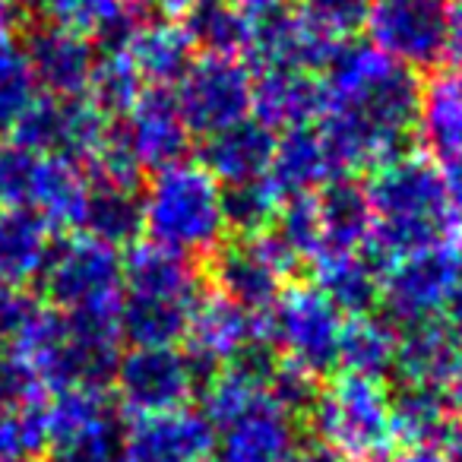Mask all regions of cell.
Returning <instances> with one entry per match:
<instances>
[{"label":"cell","instance_id":"1","mask_svg":"<svg viewBox=\"0 0 462 462\" xmlns=\"http://www.w3.org/2000/svg\"><path fill=\"white\" fill-rule=\"evenodd\" d=\"M371 206V235L365 254L386 266L405 254L447 245L453 238L449 197L440 165L421 155H399L374 168L365 184Z\"/></svg>","mask_w":462,"mask_h":462},{"label":"cell","instance_id":"2","mask_svg":"<svg viewBox=\"0 0 462 462\" xmlns=\"http://www.w3.org/2000/svg\"><path fill=\"white\" fill-rule=\"evenodd\" d=\"M121 342L117 317L60 314L39 304L10 355L42 390L60 393L73 386H108L124 355Z\"/></svg>","mask_w":462,"mask_h":462},{"label":"cell","instance_id":"3","mask_svg":"<svg viewBox=\"0 0 462 462\" xmlns=\"http://www.w3.org/2000/svg\"><path fill=\"white\" fill-rule=\"evenodd\" d=\"M143 235L180 257H212L225 245V187L199 162L180 159L152 171L140 193Z\"/></svg>","mask_w":462,"mask_h":462},{"label":"cell","instance_id":"4","mask_svg":"<svg viewBox=\"0 0 462 462\" xmlns=\"http://www.w3.org/2000/svg\"><path fill=\"white\" fill-rule=\"evenodd\" d=\"M257 323L260 342L279 355V361L317 380L336 371L346 314L314 282L285 285L276 301L257 314Z\"/></svg>","mask_w":462,"mask_h":462},{"label":"cell","instance_id":"5","mask_svg":"<svg viewBox=\"0 0 462 462\" xmlns=\"http://www.w3.org/2000/svg\"><path fill=\"white\" fill-rule=\"evenodd\" d=\"M42 289L60 314L117 317L124 301L121 251L77 231L64 245H54L42 273Z\"/></svg>","mask_w":462,"mask_h":462},{"label":"cell","instance_id":"6","mask_svg":"<svg viewBox=\"0 0 462 462\" xmlns=\"http://www.w3.org/2000/svg\"><path fill=\"white\" fill-rule=\"evenodd\" d=\"M308 418L314 437L333 443L352 462H371L393 447L390 393L383 380L339 374L317 393Z\"/></svg>","mask_w":462,"mask_h":462},{"label":"cell","instance_id":"7","mask_svg":"<svg viewBox=\"0 0 462 462\" xmlns=\"http://www.w3.org/2000/svg\"><path fill=\"white\" fill-rule=\"evenodd\" d=\"M51 462H121L124 418L105 386H73L48 399V440Z\"/></svg>","mask_w":462,"mask_h":462},{"label":"cell","instance_id":"8","mask_svg":"<svg viewBox=\"0 0 462 462\" xmlns=\"http://www.w3.org/2000/svg\"><path fill=\"white\" fill-rule=\"evenodd\" d=\"M212 374L199 367L180 346H130L115 367L117 405L127 415H155V411L184 409L199 396Z\"/></svg>","mask_w":462,"mask_h":462},{"label":"cell","instance_id":"9","mask_svg":"<svg viewBox=\"0 0 462 462\" xmlns=\"http://www.w3.org/2000/svg\"><path fill=\"white\" fill-rule=\"evenodd\" d=\"M174 102L193 136H209L251 117L254 70L245 58H193L184 77L174 83Z\"/></svg>","mask_w":462,"mask_h":462},{"label":"cell","instance_id":"10","mask_svg":"<svg viewBox=\"0 0 462 462\" xmlns=\"http://www.w3.org/2000/svg\"><path fill=\"white\" fill-rule=\"evenodd\" d=\"M459 260L462 254L447 241L380 266L377 304L383 308L386 320L399 329L437 320L447 308Z\"/></svg>","mask_w":462,"mask_h":462},{"label":"cell","instance_id":"11","mask_svg":"<svg viewBox=\"0 0 462 462\" xmlns=\"http://www.w3.org/2000/svg\"><path fill=\"white\" fill-rule=\"evenodd\" d=\"M449 0H371L365 14L367 45L409 70H430L447 58Z\"/></svg>","mask_w":462,"mask_h":462},{"label":"cell","instance_id":"12","mask_svg":"<svg viewBox=\"0 0 462 462\" xmlns=\"http://www.w3.org/2000/svg\"><path fill=\"white\" fill-rule=\"evenodd\" d=\"M295 266L298 257L285 247L276 228L247 235L235 245H222L212 254L216 291L228 295L231 301H238L254 314H263L276 301Z\"/></svg>","mask_w":462,"mask_h":462},{"label":"cell","instance_id":"13","mask_svg":"<svg viewBox=\"0 0 462 462\" xmlns=\"http://www.w3.org/2000/svg\"><path fill=\"white\" fill-rule=\"evenodd\" d=\"M298 443L295 418L263 390L228 421L212 428L209 462H291Z\"/></svg>","mask_w":462,"mask_h":462},{"label":"cell","instance_id":"14","mask_svg":"<svg viewBox=\"0 0 462 462\" xmlns=\"http://www.w3.org/2000/svg\"><path fill=\"white\" fill-rule=\"evenodd\" d=\"M187 355L216 374L218 367L238 361L251 346L260 342V323L257 314L231 301L222 291H206L197 298L187 320Z\"/></svg>","mask_w":462,"mask_h":462},{"label":"cell","instance_id":"15","mask_svg":"<svg viewBox=\"0 0 462 462\" xmlns=\"http://www.w3.org/2000/svg\"><path fill=\"white\" fill-rule=\"evenodd\" d=\"M212 428L203 411L171 409L155 415H130L124 424L121 462H209Z\"/></svg>","mask_w":462,"mask_h":462},{"label":"cell","instance_id":"16","mask_svg":"<svg viewBox=\"0 0 462 462\" xmlns=\"http://www.w3.org/2000/svg\"><path fill=\"white\" fill-rule=\"evenodd\" d=\"M117 127L143 171H159L190 152L193 134L187 130L178 102L168 89H143L134 108L121 115Z\"/></svg>","mask_w":462,"mask_h":462},{"label":"cell","instance_id":"17","mask_svg":"<svg viewBox=\"0 0 462 462\" xmlns=\"http://www.w3.org/2000/svg\"><path fill=\"white\" fill-rule=\"evenodd\" d=\"M342 42H333L314 29L298 7L279 14L276 20L251 29V45H247L245 60L260 70H301L317 73L329 64L333 51Z\"/></svg>","mask_w":462,"mask_h":462},{"label":"cell","instance_id":"18","mask_svg":"<svg viewBox=\"0 0 462 462\" xmlns=\"http://www.w3.org/2000/svg\"><path fill=\"white\" fill-rule=\"evenodd\" d=\"M276 140V130L260 124L257 117H245V121L231 124V127L203 136L197 162L222 187L251 184V180L263 178L270 171Z\"/></svg>","mask_w":462,"mask_h":462},{"label":"cell","instance_id":"19","mask_svg":"<svg viewBox=\"0 0 462 462\" xmlns=\"http://www.w3.org/2000/svg\"><path fill=\"white\" fill-rule=\"evenodd\" d=\"M23 48H26L29 60H32L42 92L58 98L86 96L98 60L96 42L58 26H42L29 35V42Z\"/></svg>","mask_w":462,"mask_h":462},{"label":"cell","instance_id":"20","mask_svg":"<svg viewBox=\"0 0 462 462\" xmlns=\"http://www.w3.org/2000/svg\"><path fill=\"white\" fill-rule=\"evenodd\" d=\"M124 295L162 304H197L203 279L187 257L152 241H136L124 257Z\"/></svg>","mask_w":462,"mask_h":462},{"label":"cell","instance_id":"21","mask_svg":"<svg viewBox=\"0 0 462 462\" xmlns=\"http://www.w3.org/2000/svg\"><path fill=\"white\" fill-rule=\"evenodd\" d=\"M327 111V96L317 73L260 70L254 73L251 117L270 130H295L317 124Z\"/></svg>","mask_w":462,"mask_h":462},{"label":"cell","instance_id":"22","mask_svg":"<svg viewBox=\"0 0 462 462\" xmlns=\"http://www.w3.org/2000/svg\"><path fill=\"white\" fill-rule=\"evenodd\" d=\"M266 178L282 193V199L317 193L323 184L339 178L317 124L282 130V136L276 140V152H273Z\"/></svg>","mask_w":462,"mask_h":462},{"label":"cell","instance_id":"23","mask_svg":"<svg viewBox=\"0 0 462 462\" xmlns=\"http://www.w3.org/2000/svg\"><path fill=\"white\" fill-rule=\"evenodd\" d=\"M418 140L440 165L462 159V70L447 67L421 83V105L415 121Z\"/></svg>","mask_w":462,"mask_h":462},{"label":"cell","instance_id":"24","mask_svg":"<svg viewBox=\"0 0 462 462\" xmlns=\"http://www.w3.org/2000/svg\"><path fill=\"white\" fill-rule=\"evenodd\" d=\"M54 251V228L32 209L0 206V282L23 289L42 279Z\"/></svg>","mask_w":462,"mask_h":462},{"label":"cell","instance_id":"25","mask_svg":"<svg viewBox=\"0 0 462 462\" xmlns=\"http://www.w3.org/2000/svg\"><path fill=\"white\" fill-rule=\"evenodd\" d=\"M89 187L92 178L79 162L67 155H39L29 209L39 212L54 231H79Z\"/></svg>","mask_w":462,"mask_h":462},{"label":"cell","instance_id":"26","mask_svg":"<svg viewBox=\"0 0 462 462\" xmlns=\"http://www.w3.org/2000/svg\"><path fill=\"white\" fill-rule=\"evenodd\" d=\"M121 48L130 54V60H134V67L140 70L143 83L149 89H171L187 73V67L193 64V54H197L184 26L174 20L136 23Z\"/></svg>","mask_w":462,"mask_h":462},{"label":"cell","instance_id":"27","mask_svg":"<svg viewBox=\"0 0 462 462\" xmlns=\"http://www.w3.org/2000/svg\"><path fill=\"white\" fill-rule=\"evenodd\" d=\"M317 216H320L323 254L365 251L371 235V206H367L365 184L355 178H336L314 193ZM314 263V260H310Z\"/></svg>","mask_w":462,"mask_h":462},{"label":"cell","instance_id":"28","mask_svg":"<svg viewBox=\"0 0 462 462\" xmlns=\"http://www.w3.org/2000/svg\"><path fill=\"white\" fill-rule=\"evenodd\" d=\"M45 26H58L96 42L102 48H121L136 16L124 0H29Z\"/></svg>","mask_w":462,"mask_h":462},{"label":"cell","instance_id":"29","mask_svg":"<svg viewBox=\"0 0 462 462\" xmlns=\"http://www.w3.org/2000/svg\"><path fill=\"white\" fill-rule=\"evenodd\" d=\"M310 270H314V285L346 317L367 314L377 308L380 266L365 251L323 254L310 263Z\"/></svg>","mask_w":462,"mask_h":462},{"label":"cell","instance_id":"30","mask_svg":"<svg viewBox=\"0 0 462 462\" xmlns=\"http://www.w3.org/2000/svg\"><path fill=\"white\" fill-rule=\"evenodd\" d=\"M399 352V327L390 323L383 314H355L346 317L339 336V361L342 374H358V377L383 380L396 367Z\"/></svg>","mask_w":462,"mask_h":462},{"label":"cell","instance_id":"31","mask_svg":"<svg viewBox=\"0 0 462 462\" xmlns=\"http://www.w3.org/2000/svg\"><path fill=\"white\" fill-rule=\"evenodd\" d=\"M456 346L459 339L443 320L399 329V352L393 374L399 377V383H428L443 390L456 358Z\"/></svg>","mask_w":462,"mask_h":462},{"label":"cell","instance_id":"32","mask_svg":"<svg viewBox=\"0 0 462 462\" xmlns=\"http://www.w3.org/2000/svg\"><path fill=\"white\" fill-rule=\"evenodd\" d=\"M79 231H86L92 238L117 247V251H121L124 245H136L143 235L140 193L127 190V187L92 180Z\"/></svg>","mask_w":462,"mask_h":462},{"label":"cell","instance_id":"33","mask_svg":"<svg viewBox=\"0 0 462 462\" xmlns=\"http://www.w3.org/2000/svg\"><path fill=\"white\" fill-rule=\"evenodd\" d=\"M187 39L193 51L218 54V58H245L251 45V26L241 20V14L228 0H197L184 10Z\"/></svg>","mask_w":462,"mask_h":462},{"label":"cell","instance_id":"34","mask_svg":"<svg viewBox=\"0 0 462 462\" xmlns=\"http://www.w3.org/2000/svg\"><path fill=\"white\" fill-rule=\"evenodd\" d=\"M449 415V399L440 386L399 383L390 393L393 443H434Z\"/></svg>","mask_w":462,"mask_h":462},{"label":"cell","instance_id":"35","mask_svg":"<svg viewBox=\"0 0 462 462\" xmlns=\"http://www.w3.org/2000/svg\"><path fill=\"white\" fill-rule=\"evenodd\" d=\"M143 89H149L143 83L140 70L134 67L130 54L124 48H102L96 60V70H92L89 89L86 96L111 117H121L134 108V102L143 96Z\"/></svg>","mask_w":462,"mask_h":462},{"label":"cell","instance_id":"36","mask_svg":"<svg viewBox=\"0 0 462 462\" xmlns=\"http://www.w3.org/2000/svg\"><path fill=\"white\" fill-rule=\"evenodd\" d=\"M48 440V396L0 405V462L35 459Z\"/></svg>","mask_w":462,"mask_h":462},{"label":"cell","instance_id":"37","mask_svg":"<svg viewBox=\"0 0 462 462\" xmlns=\"http://www.w3.org/2000/svg\"><path fill=\"white\" fill-rule=\"evenodd\" d=\"M39 96L42 86L35 79L26 48L16 42H4L0 45V134H10Z\"/></svg>","mask_w":462,"mask_h":462},{"label":"cell","instance_id":"38","mask_svg":"<svg viewBox=\"0 0 462 462\" xmlns=\"http://www.w3.org/2000/svg\"><path fill=\"white\" fill-rule=\"evenodd\" d=\"M282 203V193L273 187L266 174L251 180V184L225 187V218H228V228L238 231L241 238L273 228Z\"/></svg>","mask_w":462,"mask_h":462},{"label":"cell","instance_id":"39","mask_svg":"<svg viewBox=\"0 0 462 462\" xmlns=\"http://www.w3.org/2000/svg\"><path fill=\"white\" fill-rule=\"evenodd\" d=\"M367 4L371 0H295L298 14L333 42H348L365 26Z\"/></svg>","mask_w":462,"mask_h":462},{"label":"cell","instance_id":"40","mask_svg":"<svg viewBox=\"0 0 462 462\" xmlns=\"http://www.w3.org/2000/svg\"><path fill=\"white\" fill-rule=\"evenodd\" d=\"M35 168H39V152L16 146V143H4L0 146V206H23V209H29Z\"/></svg>","mask_w":462,"mask_h":462},{"label":"cell","instance_id":"41","mask_svg":"<svg viewBox=\"0 0 462 462\" xmlns=\"http://www.w3.org/2000/svg\"><path fill=\"white\" fill-rule=\"evenodd\" d=\"M39 310V301L29 298L16 285L0 282V355H10L20 339V333L26 329V323L32 320V314Z\"/></svg>","mask_w":462,"mask_h":462},{"label":"cell","instance_id":"42","mask_svg":"<svg viewBox=\"0 0 462 462\" xmlns=\"http://www.w3.org/2000/svg\"><path fill=\"white\" fill-rule=\"evenodd\" d=\"M228 4L238 10L241 20H245L251 29L263 26V23L276 20L279 14L295 7V0H228Z\"/></svg>","mask_w":462,"mask_h":462},{"label":"cell","instance_id":"43","mask_svg":"<svg viewBox=\"0 0 462 462\" xmlns=\"http://www.w3.org/2000/svg\"><path fill=\"white\" fill-rule=\"evenodd\" d=\"M371 462H447L443 453L430 443H399V447L383 449Z\"/></svg>","mask_w":462,"mask_h":462},{"label":"cell","instance_id":"44","mask_svg":"<svg viewBox=\"0 0 462 462\" xmlns=\"http://www.w3.org/2000/svg\"><path fill=\"white\" fill-rule=\"evenodd\" d=\"M430 447H437L443 453V459L447 462H462V411H449L447 421H443V428L437 430L434 443Z\"/></svg>","mask_w":462,"mask_h":462},{"label":"cell","instance_id":"45","mask_svg":"<svg viewBox=\"0 0 462 462\" xmlns=\"http://www.w3.org/2000/svg\"><path fill=\"white\" fill-rule=\"evenodd\" d=\"M291 462H352L342 449H336L333 443L320 440V437H310L308 443H298V453Z\"/></svg>","mask_w":462,"mask_h":462},{"label":"cell","instance_id":"46","mask_svg":"<svg viewBox=\"0 0 462 462\" xmlns=\"http://www.w3.org/2000/svg\"><path fill=\"white\" fill-rule=\"evenodd\" d=\"M447 58L462 70V0H449L447 14Z\"/></svg>","mask_w":462,"mask_h":462},{"label":"cell","instance_id":"47","mask_svg":"<svg viewBox=\"0 0 462 462\" xmlns=\"http://www.w3.org/2000/svg\"><path fill=\"white\" fill-rule=\"evenodd\" d=\"M29 10V0H0V45L14 42L16 29L23 26Z\"/></svg>","mask_w":462,"mask_h":462},{"label":"cell","instance_id":"48","mask_svg":"<svg viewBox=\"0 0 462 462\" xmlns=\"http://www.w3.org/2000/svg\"><path fill=\"white\" fill-rule=\"evenodd\" d=\"M443 323L453 329L456 339H462V260H459V270H456L453 289H449L447 308H443Z\"/></svg>","mask_w":462,"mask_h":462},{"label":"cell","instance_id":"49","mask_svg":"<svg viewBox=\"0 0 462 462\" xmlns=\"http://www.w3.org/2000/svg\"><path fill=\"white\" fill-rule=\"evenodd\" d=\"M443 393H447L449 405L456 411H462V342L456 346V358H453V367H449V377L443 383Z\"/></svg>","mask_w":462,"mask_h":462},{"label":"cell","instance_id":"50","mask_svg":"<svg viewBox=\"0 0 462 462\" xmlns=\"http://www.w3.org/2000/svg\"><path fill=\"white\" fill-rule=\"evenodd\" d=\"M159 4H162V10H165V14L178 16V14H184L187 7H193L197 0H159Z\"/></svg>","mask_w":462,"mask_h":462},{"label":"cell","instance_id":"51","mask_svg":"<svg viewBox=\"0 0 462 462\" xmlns=\"http://www.w3.org/2000/svg\"><path fill=\"white\" fill-rule=\"evenodd\" d=\"M124 4H127V10L136 16V14H146L152 4H159V0H124Z\"/></svg>","mask_w":462,"mask_h":462},{"label":"cell","instance_id":"52","mask_svg":"<svg viewBox=\"0 0 462 462\" xmlns=\"http://www.w3.org/2000/svg\"><path fill=\"white\" fill-rule=\"evenodd\" d=\"M7 462H32V459H7Z\"/></svg>","mask_w":462,"mask_h":462}]
</instances>
